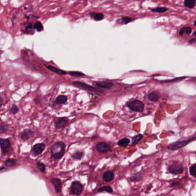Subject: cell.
Here are the masks:
<instances>
[{
  "label": "cell",
  "mask_w": 196,
  "mask_h": 196,
  "mask_svg": "<svg viewBox=\"0 0 196 196\" xmlns=\"http://www.w3.org/2000/svg\"><path fill=\"white\" fill-rule=\"evenodd\" d=\"M113 83L112 82H98L96 83V86L98 88H101V89H111L113 86Z\"/></svg>",
  "instance_id": "8fae6325"
},
{
  "label": "cell",
  "mask_w": 196,
  "mask_h": 196,
  "mask_svg": "<svg viewBox=\"0 0 196 196\" xmlns=\"http://www.w3.org/2000/svg\"><path fill=\"white\" fill-rule=\"evenodd\" d=\"M34 101H35V103L37 104H39V103L40 102V99L38 97H36L34 99Z\"/></svg>",
  "instance_id": "e575fe53"
},
{
  "label": "cell",
  "mask_w": 196,
  "mask_h": 196,
  "mask_svg": "<svg viewBox=\"0 0 196 196\" xmlns=\"http://www.w3.org/2000/svg\"><path fill=\"white\" fill-rule=\"evenodd\" d=\"M184 5L189 8H193L196 5V2L193 0H187L184 2Z\"/></svg>",
  "instance_id": "cb8c5ba5"
},
{
  "label": "cell",
  "mask_w": 196,
  "mask_h": 196,
  "mask_svg": "<svg viewBox=\"0 0 196 196\" xmlns=\"http://www.w3.org/2000/svg\"><path fill=\"white\" fill-rule=\"evenodd\" d=\"M83 156V153L81 152H77L74 153L73 155V157L74 159H80Z\"/></svg>",
  "instance_id": "1f68e13d"
},
{
  "label": "cell",
  "mask_w": 196,
  "mask_h": 196,
  "mask_svg": "<svg viewBox=\"0 0 196 196\" xmlns=\"http://www.w3.org/2000/svg\"><path fill=\"white\" fill-rule=\"evenodd\" d=\"M189 172L191 176L193 177H196V164L193 165L189 169Z\"/></svg>",
  "instance_id": "f1b7e54d"
},
{
  "label": "cell",
  "mask_w": 196,
  "mask_h": 196,
  "mask_svg": "<svg viewBox=\"0 0 196 196\" xmlns=\"http://www.w3.org/2000/svg\"><path fill=\"white\" fill-rule=\"evenodd\" d=\"M2 104H3V99H2V98L1 97V104H0V106H2Z\"/></svg>",
  "instance_id": "8d00e7d4"
},
{
  "label": "cell",
  "mask_w": 196,
  "mask_h": 196,
  "mask_svg": "<svg viewBox=\"0 0 196 196\" xmlns=\"http://www.w3.org/2000/svg\"><path fill=\"white\" fill-rule=\"evenodd\" d=\"M130 143V139H128V138H124L121 139L118 142V145L121 147H126Z\"/></svg>",
  "instance_id": "44dd1931"
},
{
  "label": "cell",
  "mask_w": 196,
  "mask_h": 196,
  "mask_svg": "<svg viewBox=\"0 0 196 196\" xmlns=\"http://www.w3.org/2000/svg\"><path fill=\"white\" fill-rule=\"evenodd\" d=\"M18 112V108L16 105H13L10 109V112L13 115L16 114Z\"/></svg>",
  "instance_id": "4dcf8cb0"
},
{
  "label": "cell",
  "mask_w": 196,
  "mask_h": 196,
  "mask_svg": "<svg viewBox=\"0 0 196 196\" xmlns=\"http://www.w3.org/2000/svg\"><path fill=\"white\" fill-rule=\"evenodd\" d=\"M89 16L91 18L94 19L95 21H101L104 18V15L102 13H96V12H92L90 13Z\"/></svg>",
  "instance_id": "5bb4252c"
},
{
  "label": "cell",
  "mask_w": 196,
  "mask_h": 196,
  "mask_svg": "<svg viewBox=\"0 0 196 196\" xmlns=\"http://www.w3.org/2000/svg\"><path fill=\"white\" fill-rule=\"evenodd\" d=\"M193 35H195V36H196V31H195V32H194V33H193Z\"/></svg>",
  "instance_id": "74e56055"
},
{
  "label": "cell",
  "mask_w": 196,
  "mask_h": 196,
  "mask_svg": "<svg viewBox=\"0 0 196 196\" xmlns=\"http://www.w3.org/2000/svg\"><path fill=\"white\" fill-rule=\"evenodd\" d=\"M37 167L41 172H44L45 171V166L43 163L38 162L37 163Z\"/></svg>",
  "instance_id": "d6a6232c"
},
{
  "label": "cell",
  "mask_w": 196,
  "mask_h": 196,
  "mask_svg": "<svg viewBox=\"0 0 196 196\" xmlns=\"http://www.w3.org/2000/svg\"><path fill=\"white\" fill-rule=\"evenodd\" d=\"M32 29H33V25H32V23H29V24H28V25L26 26V28H25V31L26 32V33H29V31H31Z\"/></svg>",
  "instance_id": "836d02e7"
},
{
  "label": "cell",
  "mask_w": 196,
  "mask_h": 196,
  "mask_svg": "<svg viewBox=\"0 0 196 196\" xmlns=\"http://www.w3.org/2000/svg\"><path fill=\"white\" fill-rule=\"evenodd\" d=\"M68 74L73 77H83L85 76V74L82 73V72H79V71H69Z\"/></svg>",
  "instance_id": "484cf974"
},
{
  "label": "cell",
  "mask_w": 196,
  "mask_h": 196,
  "mask_svg": "<svg viewBox=\"0 0 196 196\" xmlns=\"http://www.w3.org/2000/svg\"><path fill=\"white\" fill-rule=\"evenodd\" d=\"M127 106L132 111L134 112H138L143 111L144 108V104L140 101H139L137 100L130 101L129 102L127 103Z\"/></svg>",
  "instance_id": "277c9868"
},
{
  "label": "cell",
  "mask_w": 196,
  "mask_h": 196,
  "mask_svg": "<svg viewBox=\"0 0 196 196\" xmlns=\"http://www.w3.org/2000/svg\"><path fill=\"white\" fill-rule=\"evenodd\" d=\"M184 169L182 165L178 162H172L169 164L168 171L173 174H181L184 172Z\"/></svg>",
  "instance_id": "7a4b0ae2"
},
{
  "label": "cell",
  "mask_w": 196,
  "mask_h": 196,
  "mask_svg": "<svg viewBox=\"0 0 196 196\" xmlns=\"http://www.w3.org/2000/svg\"><path fill=\"white\" fill-rule=\"evenodd\" d=\"M65 146L63 142H57L54 144L51 149V151L52 157L56 159H59L61 158L64 154Z\"/></svg>",
  "instance_id": "6da1fadb"
},
{
  "label": "cell",
  "mask_w": 196,
  "mask_h": 196,
  "mask_svg": "<svg viewBox=\"0 0 196 196\" xmlns=\"http://www.w3.org/2000/svg\"><path fill=\"white\" fill-rule=\"evenodd\" d=\"M33 135H34V133L32 130L29 129H26V130H25L22 132L21 135V138L22 139L26 140L31 138Z\"/></svg>",
  "instance_id": "7c38bea8"
},
{
  "label": "cell",
  "mask_w": 196,
  "mask_h": 196,
  "mask_svg": "<svg viewBox=\"0 0 196 196\" xmlns=\"http://www.w3.org/2000/svg\"><path fill=\"white\" fill-rule=\"evenodd\" d=\"M142 138H143L142 135H138L135 136L132 138V144L133 146L136 145L140 142V140L142 139Z\"/></svg>",
  "instance_id": "603a6c76"
},
{
  "label": "cell",
  "mask_w": 196,
  "mask_h": 196,
  "mask_svg": "<svg viewBox=\"0 0 196 196\" xmlns=\"http://www.w3.org/2000/svg\"><path fill=\"white\" fill-rule=\"evenodd\" d=\"M45 145L43 143L36 144L33 147L32 152L35 155H40L43 152V151L45 149Z\"/></svg>",
  "instance_id": "30bf717a"
},
{
  "label": "cell",
  "mask_w": 196,
  "mask_h": 196,
  "mask_svg": "<svg viewBox=\"0 0 196 196\" xmlns=\"http://www.w3.org/2000/svg\"><path fill=\"white\" fill-rule=\"evenodd\" d=\"M68 119L66 117L58 118L55 121V127L57 128H63L67 125Z\"/></svg>",
  "instance_id": "9c48e42d"
},
{
  "label": "cell",
  "mask_w": 196,
  "mask_h": 196,
  "mask_svg": "<svg viewBox=\"0 0 196 196\" xmlns=\"http://www.w3.org/2000/svg\"><path fill=\"white\" fill-rule=\"evenodd\" d=\"M114 178V174L111 171H107L103 174V179L105 182H109L112 181Z\"/></svg>",
  "instance_id": "9a60e30c"
},
{
  "label": "cell",
  "mask_w": 196,
  "mask_h": 196,
  "mask_svg": "<svg viewBox=\"0 0 196 196\" xmlns=\"http://www.w3.org/2000/svg\"><path fill=\"white\" fill-rule=\"evenodd\" d=\"M96 149L101 153H106L111 150L109 146L104 142L98 143L96 146Z\"/></svg>",
  "instance_id": "ba28073f"
},
{
  "label": "cell",
  "mask_w": 196,
  "mask_h": 196,
  "mask_svg": "<svg viewBox=\"0 0 196 196\" xmlns=\"http://www.w3.org/2000/svg\"><path fill=\"white\" fill-rule=\"evenodd\" d=\"M130 180L132 181H140L142 180V176L139 174H136L134 176H132L130 178Z\"/></svg>",
  "instance_id": "83f0119b"
},
{
  "label": "cell",
  "mask_w": 196,
  "mask_h": 196,
  "mask_svg": "<svg viewBox=\"0 0 196 196\" xmlns=\"http://www.w3.org/2000/svg\"><path fill=\"white\" fill-rule=\"evenodd\" d=\"M44 66H45V67L49 70H51V71L54 72V73H57L59 75H66L67 74V72L64 71V70H60V69H59L56 67H55L52 66H50V65H45L44 64Z\"/></svg>",
  "instance_id": "4fadbf2b"
},
{
  "label": "cell",
  "mask_w": 196,
  "mask_h": 196,
  "mask_svg": "<svg viewBox=\"0 0 196 196\" xmlns=\"http://www.w3.org/2000/svg\"><path fill=\"white\" fill-rule=\"evenodd\" d=\"M67 101V97L66 96L64 95H59L58 96L55 100V102L56 104H64L65 103H66V102Z\"/></svg>",
  "instance_id": "e0dca14e"
},
{
  "label": "cell",
  "mask_w": 196,
  "mask_h": 196,
  "mask_svg": "<svg viewBox=\"0 0 196 196\" xmlns=\"http://www.w3.org/2000/svg\"><path fill=\"white\" fill-rule=\"evenodd\" d=\"M194 24H195V25H196V21H195V22H194Z\"/></svg>",
  "instance_id": "f35d334b"
},
{
  "label": "cell",
  "mask_w": 196,
  "mask_h": 196,
  "mask_svg": "<svg viewBox=\"0 0 196 196\" xmlns=\"http://www.w3.org/2000/svg\"><path fill=\"white\" fill-rule=\"evenodd\" d=\"M195 139V138H192V139H188V140H181V141H178V142L173 143H172V144H170L168 146V149L169 150H173V151L179 150V149L186 146L187 144H188L191 142H193Z\"/></svg>",
  "instance_id": "3957f363"
},
{
  "label": "cell",
  "mask_w": 196,
  "mask_h": 196,
  "mask_svg": "<svg viewBox=\"0 0 196 196\" xmlns=\"http://www.w3.org/2000/svg\"><path fill=\"white\" fill-rule=\"evenodd\" d=\"M16 164V161L14 159H8L5 162L6 167H12Z\"/></svg>",
  "instance_id": "f546056e"
},
{
  "label": "cell",
  "mask_w": 196,
  "mask_h": 196,
  "mask_svg": "<svg viewBox=\"0 0 196 196\" xmlns=\"http://www.w3.org/2000/svg\"><path fill=\"white\" fill-rule=\"evenodd\" d=\"M33 29L37 30L38 32H41L43 30V25L40 21H38L33 25Z\"/></svg>",
  "instance_id": "7402d4cb"
},
{
  "label": "cell",
  "mask_w": 196,
  "mask_h": 196,
  "mask_svg": "<svg viewBox=\"0 0 196 196\" xmlns=\"http://www.w3.org/2000/svg\"><path fill=\"white\" fill-rule=\"evenodd\" d=\"M0 144L2 153L3 154H5L7 153H8L11 147V143L10 140L7 139H1L0 140Z\"/></svg>",
  "instance_id": "52a82bcc"
},
{
  "label": "cell",
  "mask_w": 196,
  "mask_h": 196,
  "mask_svg": "<svg viewBox=\"0 0 196 196\" xmlns=\"http://www.w3.org/2000/svg\"><path fill=\"white\" fill-rule=\"evenodd\" d=\"M73 85L78 88H79V89L86 90V91H89V92H101L100 90L96 89L95 87L89 85H87L86 83H85L83 82H81L79 81H74L73 82Z\"/></svg>",
  "instance_id": "5b68a950"
},
{
  "label": "cell",
  "mask_w": 196,
  "mask_h": 196,
  "mask_svg": "<svg viewBox=\"0 0 196 196\" xmlns=\"http://www.w3.org/2000/svg\"><path fill=\"white\" fill-rule=\"evenodd\" d=\"M98 192H108V193H112V192H113V189L111 187L106 186V187H103L101 188H99L98 189Z\"/></svg>",
  "instance_id": "d4e9b609"
},
{
  "label": "cell",
  "mask_w": 196,
  "mask_h": 196,
  "mask_svg": "<svg viewBox=\"0 0 196 196\" xmlns=\"http://www.w3.org/2000/svg\"><path fill=\"white\" fill-rule=\"evenodd\" d=\"M168 10V8L166 7H157L155 9H153L151 10L152 12H158V13H164L166 11Z\"/></svg>",
  "instance_id": "4316f807"
},
{
  "label": "cell",
  "mask_w": 196,
  "mask_h": 196,
  "mask_svg": "<svg viewBox=\"0 0 196 196\" xmlns=\"http://www.w3.org/2000/svg\"><path fill=\"white\" fill-rule=\"evenodd\" d=\"M159 94L157 92H151L148 94V98L151 101L156 102L159 99Z\"/></svg>",
  "instance_id": "ac0fdd59"
},
{
  "label": "cell",
  "mask_w": 196,
  "mask_h": 196,
  "mask_svg": "<svg viewBox=\"0 0 196 196\" xmlns=\"http://www.w3.org/2000/svg\"><path fill=\"white\" fill-rule=\"evenodd\" d=\"M178 185V182H172V183L170 184V187H175L176 186H177V185Z\"/></svg>",
  "instance_id": "d590c367"
},
{
  "label": "cell",
  "mask_w": 196,
  "mask_h": 196,
  "mask_svg": "<svg viewBox=\"0 0 196 196\" xmlns=\"http://www.w3.org/2000/svg\"><path fill=\"white\" fill-rule=\"evenodd\" d=\"M133 20H134L133 18H130L129 17H121V18H119V20H117V22L119 24L124 25V24H127L128 23H129L130 22H131Z\"/></svg>",
  "instance_id": "d6986e66"
},
{
  "label": "cell",
  "mask_w": 196,
  "mask_h": 196,
  "mask_svg": "<svg viewBox=\"0 0 196 196\" xmlns=\"http://www.w3.org/2000/svg\"><path fill=\"white\" fill-rule=\"evenodd\" d=\"M51 182L55 187V189L57 193H59L61 191V182L60 180L57 178H54L51 180Z\"/></svg>",
  "instance_id": "2e32d148"
},
{
  "label": "cell",
  "mask_w": 196,
  "mask_h": 196,
  "mask_svg": "<svg viewBox=\"0 0 196 196\" xmlns=\"http://www.w3.org/2000/svg\"><path fill=\"white\" fill-rule=\"evenodd\" d=\"M192 31V29L191 27L187 26V27H184L180 31V35H189L191 33Z\"/></svg>",
  "instance_id": "ffe728a7"
},
{
  "label": "cell",
  "mask_w": 196,
  "mask_h": 196,
  "mask_svg": "<svg viewBox=\"0 0 196 196\" xmlns=\"http://www.w3.org/2000/svg\"><path fill=\"white\" fill-rule=\"evenodd\" d=\"M83 191V186L79 182H74L71 187V192L75 195H80Z\"/></svg>",
  "instance_id": "8992f818"
}]
</instances>
